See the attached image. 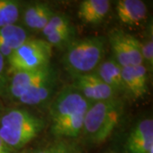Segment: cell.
<instances>
[{"instance_id": "cell-1", "label": "cell", "mask_w": 153, "mask_h": 153, "mask_svg": "<svg viewBox=\"0 0 153 153\" xmlns=\"http://www.w3.org/2000/svg\"><path fill=\"white\" fill-rule=\"evenodd\" d=\"M91 102L72 86L65 88L49 106L51 132L58 138H76L82 131Z\"/></svg>"}, {"instance_id": "cell-2", "label": "cell", "mask_w": 153, "mask_h": 153, "mask_svg": "<svg viewBox=\"0 0 153 153\" xmlns=\"http://www.w3.org/2000/svg\"><path fill=\"white\" fill-rule=\"evenodd\" d=\"M44 121L25 109H12L0 117V138L12 151L20 150L43 131Z\"/></svg>"}, {"instance_id": "cell-3", "label": "cell", "mask_w": 153, "mask_h": 153, "mask_svg": "<svg viewBox=\"0 0 153 153\" xmlns=\"http://www.w3.org/2000/svg\"><path fill=\"white\" fill-rule=\"evenodd\" d=\"M123 107V101L117 98L91 103L82 127L88 140L94 144L105 141L118 125Z\"/></svg>"}, {"instance_id": "cell-4", "label": "cell", "mask_w": 153, "mask_h": 153, "mask_svg": "<svg viewBox=\"0 0 153 153\" xmlns=\"http://www.w3.org/2000/svg\"><path fill=\"white\" fill-rule=\"evenodd\" d=\"M105 52L102 37H87L71 41L62 57V64L72 77L92 73L98 68Z\"/></svg>"}, {"instance_id": "cell-5", "label": "cell", "mask_w": 153, "mask_h": 153, "mask_svg": "<svg viewBox=\"0 0 153 153\" xmlns=\"http://www.w3.org/2000/svg\"><path fill=\"white\" fill-rule=\"evenodd\" d=\"M53 47L46 40L28 38L9 57L10 72L36 70L49 65Z\"/></svg>"}, {"instance_id": "cell-6", "label": "cell", "mask_w": 153, "mask_h": 153, "mask_svg": "<svg viewBox=\"0 0 153 153\" xmlns=\"http://www.w3.org/2000/svg\"><path fill=\"white\" fill-rule=\"evenodd\" d=\"M114 59L121 67L143 65L141 43L135 37L120 30H115L109 38Z\"/></svg>"}, {"instance_id": "cell-7", "label": "cell", "mask_w": 153, "mask_h": 153, "mask_svg": "<svg viewBox=\"0 0 153 153\" xmlns=\"http://www.w3.org/2000/svg\"><path fill=\"white\" fill-rule=\"evenodd\" d=\"M72 87L91 103L116 98L117 92L95 72L74 76Z\"/></svg>"}, {"instance_id": "cell-8", "label": "cell", "mask_w": 153, "mask_h": 153, "mask_svg": "<svg viewBox=\"0 0 153 153\" xmlns=\"http://www.w3.org/2000/svg\"><path fill=\"white\" fill-rule=\"evenodd\" d=\"M55 75L50 65L36 70L15 72L9 84V93L13 98L18 99L40 82Z\"/></svg>"}, {"instance_id": "cell-9", "label": "cell", "mask_w": 153, "mask_h": 153, "mask_svg": "<svg viewBox=\"0 0 153 153\" xmlns=\"http://www.w3.org/2000/svg\"><path fill=\"white\" fill-rule=\"evenodd\" d=\"M130 153H150L153 152V120L140 121L133 129L126 142Z\"/></svg>"}, {"instance_id": "cell-10", "label": "cell", "mask_w": 153, "mask_h": 153, "mask_svg": "<svg viewBox=\"0 0 153 153\" xmlns=\"http://www.w3.org/2000/svg\"><path fill=\"white\" fill-rule=\"evenodd\" d=\"M122 78L125 91L134 99L142 98L147 93V70L144 64L122 67Z\"/></svg>"}, {"instance_id": "cell-11", "label": "cell", "mask_w": 153, "mask_h": 153, "mask_svg": "<svg viewBox=\"0 0 153 153\" xmlns=\"http://www.w3.org/2000/svg\"><path fill=\"white\" fill-rule=\"evenodd\" d=\"M120 22L128 26H136L143 22L147 14V8L140 0H119L116 6Z\"/></svg>"}, {"instance_id": "cell-12", "label": "cell", "mask_w": 153, "mask_h": 153, "mask_svg": "<svg viewBox=\"0 0 153 153\" xmlns=\"http://www.w3.org/2000/svg\"><path fill=\"white\" fill-rule=\"evenodd\" d=\"M27 39L26 30L16 24L0 27V54L8 59Z\"/></svg>"}, {"instance_id": "cell-13", "label": "cell", "mask_w": 153, "mask_h": 153, "mask_svg": "<svg viewBox=\"0 0 153 153\" xmlns=\"http://www.w3.org/2000/svg\"><path fill=\"white\" fill-rule=\"evenodd\" d=\"M111 9L108 0H84L80 3L77 15L86 24H98L106 16Z\"/></svg>"}, {"instance_id": "cell-14", "label": "cell", "mask_w": 153, "mask_h": 153, "mask_svg": "<svg viewBox=\"0 0 153 153\" xmlns=\"http://www.w3.org/2000/svg\"><path fill=\"white\" fill-rule=\"evenodd\" d=\"M54 12L48 4L37 3L30 5L25 11L24 22L33 30H43L54 16Z\"/></svg>"}, {"instance_id": "cell-15", "label": "cell", "mask_w": 153, "mask_h": 153, "mask_svg": "<svg viewBox=\"0 0 153 153\" xmlns=\"http://www.w3.org/2000/svg\"><path fill=\"white\" fill-rule=\"evenodd\" d=\"M95 73L117 93L125 91L122 78V67L114 59H109L101 62Z\"/></svg>"}, {"instance_id": "cell-16", "label": "cell", "mask_w": 153, "mask_h": 153, "mask_svg": "<svg viewBox=\"0 0 153 153\" xmlns=\"http://www.w3.org/2000/svg\"><path fill=\"white\" fill-rule=\"evenodd\" d=\"M56 86V74L40 82L36 87L24 94L18 99L22 104L36 105L44 102L51 97Z\"/></svg>"}, {"instance_id": "cell-17", "label": "cell", "mask_w": 153, "mask_h": 153, "mask_svg": "<svg viewBox=\"0 0 153 153\" xmlns=\"http://www.w3.org/2000/svg\"><path fill=\"white\" fill-rule=\"evenodd\" d=\"M18 19V2L14 0H0V27L14 25Z\"/></svg>"}, {"instance_id": "cell-18", "label": "cell", "mask_w": 153, "mask_h": 153, "mask_svg": "<svg viewBox=\"0 0 153 153\" xmlns=\"http://www.w3.org/2000/svg\"><path fill=\"white\" fill-rule=\"evenodd\" d=\"M73 28H57L49 31L47 33H44V35L46 37V41L49 44L54 46H61L63 44L68 43L70 38L72 37L73 33Z\"/></svg>"}, {"instance_id": "cell-19", "label": "cell", "mask_w": 153, "mask_h": 153, "mask_svg": "<svg viewBox=\"0 0 153 153\" xmlns=\"http://www.w3.org/2000/svg\"><path fill=\"white\" fill-rule=\"evenodd\" d=\"M36 153H80L76 146L66 140L54 143L47 147L39 150Z\"/></svg>"}, {"instance_id": "cell-20", "label": "cell", "mask_w": 153, "mask_h": 153, "mask_svg": "<svg viewBox=\"0 0 153 153\" xmlns=\"http://www.w3.org/2000/svg\"><path fill=\"white\" fill-rule=\"evenodd\" d=\"M71 27V24L68 17L64 15H54L52 18L49 20V23L42 30V32L44 33L54 29H57V28H66Z\"/></svg>"}, {"instance_id": "cell-21", "label": "cell", "mask_w": 153, "mask_h": 153, "mask_svg": "<svg viewBox=\"0 0 153 153\" xmlns=\"http://www.w3.org/2000/svg\"><path fill=\"white\" fill-rule=\"evenodd\" d=\"M141 54L143 62L146 63V65L151 66L152 69L153 66V43L152 37L146 40L144 44L141 43Z\"/></svg>"}, {"instance_id": "cell-22", "label": "cell", "mask_w": 153, "mask_h": 153, "mask_svg": "<svg viewBox=\"0 0 153 153\" xmlns=\"http://www.w3.org/2000/svg\"><path fill=\"white\" fill-rule=\"evenodd\" d=\"M5 57L0 54V92L4 90L5 87L6 82V71L5 66L6 61Z\"/></svg>"}, {"instance_id": "cell-23", "label": "cell", "mask_w": 153, "mask_h": 153, "mask_svg": "<svg viewBox=\"0 0 153 153\" xmlns=\"http://www.w3.org/2000/svg\"><path fill=\"white\" fill-rule=\"evenodd\" d=\"M13 151L0 138V153H12Z\"/></svg>"}]
</instances>
